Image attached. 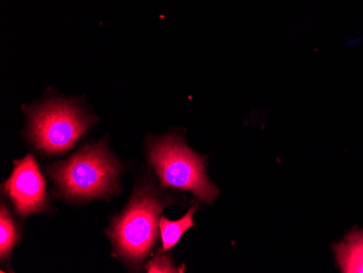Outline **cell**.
Here are the masks:
<instances>
[{"instance_id": "obj_1", "label": "cell", "mask_w": 363, "mask_h": 273, "mask_svg": "<svg viewBox=\"0 0 363 273\" xmlns=\"http://www.w3.org/2000/svg\"><path fill=\"white\" fill-rule=\"evenodd\" d=\"M168 205L169 199L145 183L134 191L123 211L112 219L107 234L114 255L128 268L140 269L154 250L160 230V215Z\"/></svg>"}, {"instance_id": "obj_2", "label": "cell", "mask_w": 363, "mask_h": 273, "mask_svg": "<svg viewBox=\"0 0 363 273\" xmlns=\"http://www.w3.org/2000/svg\"><path fill=\"white\" fill-rule=\"evenodd\" d=\"M47 172L60 196L68 201L109 199L119 191L121 166L104 143L83 146Z\"/></svg>"}, {"instance_id": "obj_3", "label": "cell", "mask_w": 363, "mask_h": 273, "mask_svg": "<svg viewBox=\"0 0 363 273\" xmlns=\"http://www.w3.org/2000/svg\"><path fill=\"white\" fill-rule=\"evenodd\" d=\"M147 158L163 187L191 191L206 204L219 196V189L208 178L205 157L187 147L179 135L150 138Z\"/></svg>"}, {"instance_id": "obj_4", "label": "cell", "mask_w": 363, "mask_h": 273, "mask_svg": "<svg viewBox=\"0 0 363 273\" xmlns=\"http://www.w3.org/2000/svg\"><path fill=\"white\" fill-rule=\"evenodd\" d=\"M23 110L28 115V140L47 155L63 154L74 147L95 121L74 99L52 97Z\"/></svg>"}, {"instance_id": "obj_5", "label": "cell", "mask_w": 363, "mask_h": 273, "mask_svg": "<svg viewBox=\"0 0 363 273\" xmlns=\"http://www.w3.org/2000/svg\"><path fill=\"white\" fill-rule=\"evenodd\" d=\"M13 164V171L4 182L1 189L18 215L26 218L33 213L48 211L50 205L47 199L46 181L35 158L28 154L23 159L14 160Z\"/></svg>"}, {"instance_id": "obj_6", "label": "cell", "mask_w": 363, "mask_h": 273, "mask_svg": "<svg viewBox=\"0 0 363 273\" xmlns=\"http://www.w3.org/2000/svg\"><path fill=\"white\" fill-rule=\"evenodd\" d=\"M333 250L342 272L363 273V231L350 232Z\"/></svg>"}, {"instance_id": "obj_7", "label": "cell", "mask_w": 363, "mask_h": 273, "mask_svg": "<svg viewBox=\"0 0 363 273\" xmlns=\"http://www.w3.org/2000/svg\"><path fill=\"white\" fill-rule=\"evenodd\" d=\"M198 211V205H194L193 207L189 208L186 215L177 221H170L168 218H160V236L162 240V246H161V252H168L172 250L173 247L177 245L182 236L187 230L191 228L195 227V222H194V213Z\"/></svg>"}, {"instance_id": "obj_8", "label": "cell", "mask_w": 363, "mask_h": 273, "mask_svg": "<svg viewBox=\"0 0 363 273\" xmlns=\"http://www.w3.org/2000/svg\"><path fill=\"white\" fill-rule=\"evenodd\" d=\"M18 228L5 203L1 204L0 213V257L5 264L9 262V257L18 240Z\"/></svg>"}, {"instance_id": "obj_9", "label": "cell", "mask_w": 363, "mask_h": 273, "mask_svg": "<svg viewBox=\"0 0 363 273\" xmlns=\"http://www.w3.org/2000/svg\"><path fill=\"white\" fill-rule=\"evenodd\" d=\"M147 272H183L181 269L177 268L172 264V260L169 255L160 254L154 257L152 260L148 262V264L145 266Z\"/></svg>"}]
</instances>
